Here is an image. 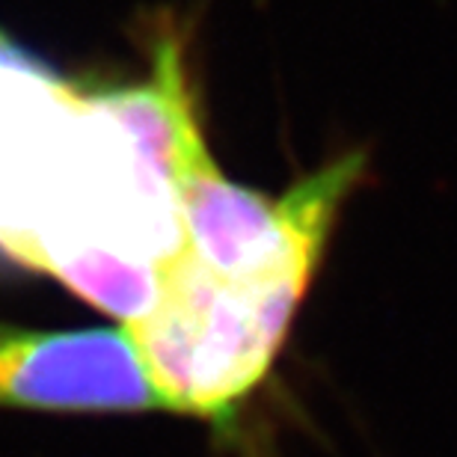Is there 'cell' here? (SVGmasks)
Returning a JSON list of instances; mask_svg holds the SVG:
<instances>
[{"mask_svg":"<svg viewBox=\"0 0 457 457\" xmlns=\"http://www.w3.org/2000/svg\"><path fill=\"white\" fill-rule=\"evenodd\" d=\"M0 407L39 413H167L125 327L0 324Z\"/></svg>","mask_w":457,"mask_h":457,"instance_id":"obj_2","label":"cell"},{"mask_svg":"<svg viewBox=\"0 0 457 457\" xmlns=\"http://www.w3.org/2000/svg\"><path fill=\"white\" fill-rule=\"evenodd\" d=\"M179 93L161 71L84 96L0 33V250L128 318L185 246Z\"/></svg>","mask_w":457,"mask_h":457,"instance_id":"obj_1","label":"cell"}]
</instances>
